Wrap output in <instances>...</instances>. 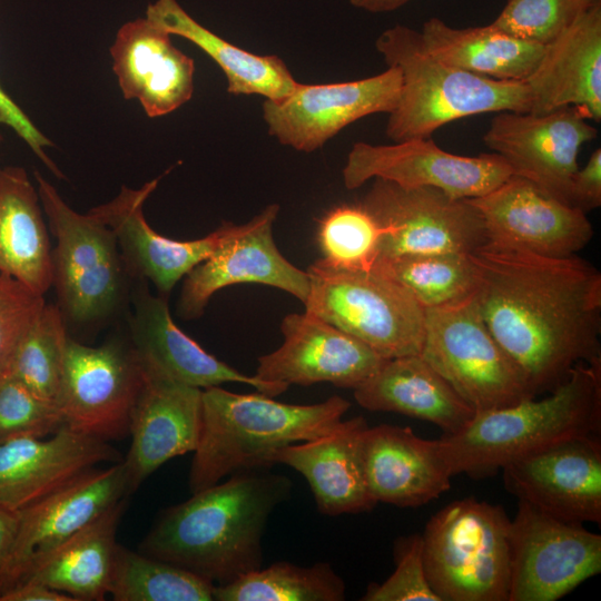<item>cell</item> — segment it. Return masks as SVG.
<instances>
[{"label":"cell","instance_id":"1","mask_svg":"<svg viewBox=\"0 0 601 601\" xmlns=\"http://www.w3.org/2000/svg\"><path fill=\"white\" fill-rule=\"evenodd\" d=\"M469 258L479 311L534 396L601 359V274L589 262L489 243Z\"/></svg>","mask_w":601,"mask_h":601},{"label":"cell","instance_id":"2","mask_svg":"<svg viewBox=\"0 0 601 601\" xmlns=\"http://www.w3.org/2000/svg\"><path fill=\"white\" fill-rule=\"evenodd\" d=\"M280 474L253 470L230 475L165 509L140 552L180 566L215 585L259 570L268 519L292 492Z\"/></svg>","mask_w":601,"mask_h":601},{"label":"cell","instance_id":"3","mask_svg":"<svg viewBox=\"0 0 601 601\" xmlns=\"http://www.w3.org/2000/svg\"><path fill=\"white\" fill-rule=\"evenodd\" d=\"M601 432V359L578 363L548 396L475 413L437 445L452 476L493 475L513 461Z\"/></svg>","mask_w":601,"mask_h":601},{"label":"cell","instance_id":"4","mask_svg":"<svg viewBox=\"0 0 601 601\" xmlns=\"http://www.w3.org/2000/svg\"><path fill=\"white\" fill-rule=\"evenodd\" d=\"M351 403L334 395L324 402L286 404L260 394H237L219 386L203 390L198 444L189 470L191 493L224 477L272 467L280 447L334 430Z\"/></svg>","mask_w":601,"mask_h":601},{"label":"cell","instance_id":"5","mask_svg":"<svg viewBox=\"0 0 601 601\" xmlns=\"http://www.w3.org/2000/svg\"><path fill=\"white\" fill-rule=\"evenodd\" d=\"M375 48L401 75L400 97L386 124L393 142L431 137L442 126L474 115L530 111L525 82L494 80L450 66L426 49L413 28L396 24L384 30Z\"/></svg>","mask_w":601,"mask_h":601},{"label":"cell","instance_id":"6","mask_svg":"<svg viewBox=\"0 0 601 601\" xmlns=\"http://www.w3.org/2000/svg\"><path fill=\"white\" fill-rule=\"evenodd\" d=\"M510 523L501 505L453 501L426 523L423 559L441 601H508Z\"/></svg>","mask_w":601,"mask_h":601},{"label":"cell","instance_id":"7","mask_svg":"<svg viewBox=\"0 0 601 601\" xmlns=\"http://www.w3.org/2000/svg\"><path fill=\"white\" fill-rule=\"evenodd\" d=\"M307 274L305 312L358 338L384 358L421 353L425 309L398 283L374 268L344 270L319 259Z\"/></svg>","mask_w":601,"mask_h":601},{"label":"cell","instance_id":"8","mask_svg":"<svg viewBox=\"0 0 601 601\" xmlns=\"http://www.w3.org/2000/svg\"><path fill=\"white\" fill-rule=\"evenodd\" d=\"M37 190L56 238L52 285L63 317L88 324L110 316L125 292V264L112 230L72 209L38 171Z\"/></svg>","mask_w":601,"mask_h":601},{"label":"cell","instance_id":"9","mask_svg":"<svg viewBox=\"0 0 601 601\" xmlns=\"http://www.w3.org/2000/svg\"><path fill=\"white\" fill-rule=\"evenodd\" d=\"M421 356L474 413L536 397L486 326L474 294L425 309Z\"/></svg>","mask_w":601,"mask_h":601},{"label":"cell","instance_id":"10","mask_svg":"<svg viewBox=\"0 0 601 601\" xmlns=\"http://www.w3.org/2000/svg\"><path fill=\"white\" fill-rule=\"evenodd\" d=\"M361 205L385 231L377 258L470 255L487 243L483 219L471 201L437 188H406L374 178Z\"/></svg>","mask_w":601,"mask_h":601},{"label":"cell","instance_id":"11","mask_svg":"<svg viewBox=\"0 0 601 601\" xmlns=\"http://www.w3.org/2000/svg\"><path fill=\"white\" fill-rule=\"evenodd\" d=\"M601 571V535L518 501L508 601H555Z\"/></svg>","mask_w":601,"mask_h":601},{"label":"cell","instance_id":"12","mask_svg":"<svg viewBox=\"0 0 601 601\" xmlns=\"http://www.w3.org/2000/svg\"><path fill=\"white\" fill-rule=\"evenodd\" d=\"M141 384L130 344L88 346L68 336L58 397L65 425L105 441L125 437Z\"/></svg>","mask_w":601,"mask_h":601},{"label":"cell","instance_id":"13","mask_svg":"<svg viewBox=\"0 0 601 601\" xmlns=\"http://www.w3.org/2000/svg\"><path fill=\"white\" fill-rule=\"evenodd\" d=\"M512 175L497 154L455 155L431 137L392 145L356 142L347 155L343 180L356 189L380 178L406 188L433 187L455 198H475L491 191Z\"/></svg>","mask_w":601,"mask_h":601},{"label":"cell","instance_id":"14","mask_svg":"<svg viewBox=\"0 0 601 601\" xmlns=\"http://www.w3.org/2000/svg\"><path fill=\"white\" fill-rule=\"evenodd\" d=\"M588 119L587 112L575 106L541 115L501 111L491 120L483 141L506 161L512 175L570 205L579 151L598 134Z\"/></svg>","mask_w":601,"mask_h":601},{"label":"cell","instance_id":"15","mask_svg":"<svg viewBox=\"0 0 601 601\" xmlns=\"http://www.w3.org/2000/svg\"><path fill=\"white\" fill-rule=\"evenodd\" d=\"M401 91L394 67L364 79L308 85L297 83L278 100L265 99L263 119L268 134L297 151L322 148L348 125L374 114H390Z\"/></svg>","mask_w":601,"mask_h":601},{"label":"cell","instance_id":"16","mask_svg":"<svg viewBox=\"0 0 601 601\" xmlns=\"http://www.w3.org/2000/svg\"><path fill=\"white\" fill-rule=\"evenodd\" d=\"M278 211L279 206L270 204L248 223L235 225L221 245L185 276L178 302L183 318L199 317L216 292L244 283L283 289L305 304L308 274L289 263L273 238Z\"/></svg>","mask_w":601,"mask_h":601},{"label":"cell","instance_id":"17","mask_svg":"<svg viewBox=\"0 0 601 601\" xmlns=\"http://www.w3.org/2000/svg\"><path fill=\"white\" fill-rule=\"evenodd\" d=\"M487 243L548 257L575 255L591 240L587 214L516 175L483 196L470 198Z\"/></svg>","mask_w":601,"mask_h":601},{"label":"cell","instance_id":"18","mask_svg":"<svg viewBox=\"0 0 601 601\" xmlns=\"http://www.w3.org/2000/svg\"><path fill=\"white\" fill-rule=\"evenodd\" d=\"M128 495L122 461L96 467L19 511V526L0 572V594L45 556Z\"/></svg>","mask_w":601,"mask_h":601},{"label":"cell","instance_id":"19","mask_svg":"<svg viewBox=\"0 0 601 601\" xmlns=\"http://www.w3.org/2000/svg\"><path fill=\"white\" fill-rule=\"evenodd\" d=\"M506 491L559 520L601 523L600 435L568 440L502 467Z\"/></svg>","mask_w":601,"mask_h":601},{"label":"cell","instance_id":"20","mask_svg":"<svg viewBox=\"0 0 601 601\" xmlns=\"http://www.w3.org/2000/svg\"><path fill=\"white\" fill-rule=\"evenodd\" d=\"M283 344L258 358L256 376L267 382L312 385L327 382L355 390L386 358L358 338L304 312L283 318Z\"/></svg>","mask_w":601,"mask_h":601},{"label":"cell","instance_id":"21","mask_svg":"<svg viewBox=\"0 0 601 601\" xmlns=\"http://www.w3.org/2000/svg\"><path fill=\"white\" fill-rule=\"evenodd\" d=\"M159 179L155 178L138 189L122 186L115 198L89 213L112 230L126 269L141 280H150L165 297L221 245L235 224L226 221L209 235L193 240H175L159 235L149 226L142 211Z\"/></svg>","mask_w":601,"mask_h":601},{"label":"cell","instance_id":"22","mask_svg":"<svg viewBox=\"0 0 601 601\" xmlns=\"http://www.w3.org/2000/svg\"><path fill=\"white\" fill-rule=\"evenodd\" d=\"M140 366L142 384L131 414V443L122 460L128 494L167 461L194 452L201 424V388Z\"/></svg>","mask_w":601,"mask_h":601},{"label":"cell","instance_id":"23","mask_svg":"<svg viewBox=\"0 0 601 601\" xmlns=\"http://www.w3.org/2000/svg\"><path fill=\"white\" fill-rule=\"evenodd\" d=\"M108 441L60 426L49 439L0 443V505L19 512L70 484L102 462H120Z\"/></svg>","mask_w":601,"mask_h":601},{"label":"cell","instance_id":"24","mask_svg":"<svg viewBox=\"0 0 601 601\" xmlns=\"http://www.w3.org/2000/svg\"><path fill=\"white\" fill-rule=\"evenodd\" d=\"M129 324L130 346L139 363L179 383L201 390L242 383L270 397L289 386L243 374L207 353L175 324L166 298L150 294L145 286L134 295Z\"/></svg>","mask_w":601,"mask_h":601},{"label":"cell","instance_id":"25","mask_svg":"<svg viewBox=\"0 0 601 601\" xmlns=\"http://www.w3.org/2000/svg\"><path fill=\"white\" fill-rule=\"evenodd\" d=\"M147 18L122 24L109 49L112 71L126 99H136L150 118L166 116L190 100L195 61Z\"/></svg>","mask_w":601,"mask_h":601},{"label":"cell","instance_id":"26","mask_svg":"<svg viewBox=\"0 0 601 601\" xmlns=\"http://www.w3.org/2000/svg\"><path fill=\"white\" fill-rule=\"evenodd\" d=\"M361 454L365 482L376 503L417 508L451 487L452 475L437 440L422 439L410 427L367 426Z\"/></svg>","mask_w":601,"mask_h":601},{"label":"cell","instance_id":"27","mask_svg":"<svg viewBox=\"0 0 601 601\" xmlns=\"http://www.w3.org/2000/svg\"><path fill=\"white\" fill-rule=\"evenodd\" d=\"M524 82L531 114L575 106L590 119L601 120V0L544 46L538 66Z\"/></svg>","mask_w":601,"mask_h":601},{"label":"cell","instance_id":"28","mask_svg":"<svg viewBox=\"0 0 601 601\" xmlns=\"http://www.w3.org/2000/svg\"><path fill=\"white\" fill-rule=\"evenodd\" d=\"M367 426L363 416L342 420L322 436L278 449L270 464H285L302 474L325 515L371 511L377 503L368 492L361 454Z\"/></svg>","mask_w":601,"mask_h":601},{"label":"cell","instance_id":"29","mask_svg":"<svg viewBox=\"0 0 601 601\" xmlns=\"http://www.w3.org/2000/svg\"><path fill=\"white\" fill-rule=\"evenodd\" d=\"M356 402L375 412H395L431 422L444 435L454 434L474 411L421 354L386 358L364 384L354 390Z\"/></svg>","mask_w":601,"mask_h":601},{"label":"cell","instance_id":"30","mask_svg":"<svg viewBox=\"0 0 601 601\" xmlns=\"http://www.w3.org/2000/svg\"><path fill=\"white\" fill-rule=\"evenodd\" d=\"M0 274L45 295L52 286V248L37 187L20 166L0 168Z\"/></svg>","mask_w":601,"mask_h":601},{"label":"cell","instance_id":"31","mask_svg":"<svg viewBox=\"0 0 601 601\" xmlns=\"http://www.w3.org/2000/svg\"><path fill=\"white\" fill-rule=\"evenodd\" d=\"M146 18L171 36L193 42L221 69L231 95H258L278 100L298 83L282 58L249 52L219 37L195 20L177 0L148 4Z\"/></svg>","mask_w":601,"mask_h":601},{"label":"cell","instance_id":"32","mask_svg":"<svg viewBox=\"0 0 601 601\" xmlns=\"http://www.w3.org/2000/svg\"><path fill=\"white\" fill-rule=\"evenodd\" d=\"M126 505V497L118 501L39 561L20 581L42 583L75 601L104 600L109 592L118 546L116 534Z\"/></svg>","mask_w":601,"mask_h":601},{"label":"cell","instance_id":"33","mask_svg":"<svg viewBox=\"0 0 601 601\" xmlns=\"http://www.w3.org/2000/svg\"><path fill=\"white\" fill-rule=\"evenodd\" d=\"M420 32L426 49L443 62L494 80L524 82L544 50V46L518 39L491 24L454 28L430 18Z\"/></svg>","mask_w":601,"mask_h":601},{"label":"cell","instance_id":"34","mask_svg":"<svg viewBox=\"0 0 601 601\" xmlns=\"http://www.w3.org/2000/svg\"><path fill=\"white\" fill-rule=\"evenodd\" d=\"M346 585L328 562L299 566L286 561L215 585L217 601H343Z\"/></svg>","mask_w":601,"mask_h":601},{"label":"cell","instance_id":"35","mask_svg":"<svg viewBox=\"0 0 601 601\" xmlns=\"http://www.w3.org/2000/svg\"><path fill=\"white\" fill-rule=\"evenodd\" d=\"M215 584L118 544L109 592L115 601H213Z\"/></svg>","mask_w":601,"mask_h":601},{"label":"cell","instance_id":"36","mask_svg":"<svg viewBox=\"0 0 601 601\" xmlns=\"http://www.w3.org/2000/svg\"><path fill=\"white\" fill-rule=\"evenodd\" d=\"M374 269L403 286L424 308L471 296L475 275L469 255L411 254L377 258Z\"/></svg>","mask_w":601,"mask_h":601},{"label":"cell","instance_id":"37","mask_svg":"<svg viewBox=\"0 0 601 601\" xmlns=\"http://www.w3.org/2000/svg\"><path fill=\"white\" fill-rule=\"evenodd\" d=\"M67 339L60 308L45 304L19 344L8 374L58 406Z\"/></svg>","mask_w":601,"mask_h":601},{"label":"cell","instance_id":"38","mask_svg":"<svg viewBox=\"0 0 601 601\" xmlns=\"http://www.w3.org/2000/svg\"><path fill=\"white\" fill-rule=\"evenodd\" d=\"M384 233L361 204L336 206L318 221L319 260L337 269L371 270Z\"/></svg>","mask_w":601,"mask_h":601},{"label":"cell","instance_id":"39","mask_svg":"<svg viewBox=\"0 0 601 601\" xmlns=\"http://www.w3.org/2000/svg\"><path fill=\"white\" fill-rule=\"evenodd\" d=\"M600 0H506L493 28L546 46Z\"/></svg>","mask_w":601,"mask_h":601},{"label":"cell","instance_id":"40","mask_svg":"<svg viewBox=\"0 0 601 601\" xmlns=\"http://www.w3.org/2000/svg\"><path fill=\"white\" fill-rule=\"evenodd\" d=\"M62 425L57 405L9 374L0 380V443L19 437H46Z\"/></svg>","mask_w":601,"mask_h":601},{"label":"cell","instance_id":"41","mask_svg":"<svg viewBox=\"0 0 601 601\" xmlns=\"http://www.w3.org/2000/svg\"><path fill=\"white\" fill-rule=\"evenodd\" d=\"M395 571L381 584L372 583L363 601H441L426 578L422 534L400 536L394 543Z\"/></svg>","mask_w":601,"mask_h":601},{"label":"cell","instance_id":"42","mask_svg":"<svg viewBox=\"0 0 601 601\" xmlns=\"http://www.w3.org/2000/svg\"><path fill=\"white\" fill-rule=\"evenodd\" d=\"M45 304L43 295L0 274V380L8 374L19 344Z\"/></svg>","mask_w":601,"mask_h":601},{"label":"cell","instance_id":"43","mask_svg":"<svg viewBox=\"0 0 601 601\" xmlns=\"http://www.w3.org/2000/svg\"><path fill=\"white\" fill-rule=\"evenodd\" d=\"M3 126L12 129L56 177H63L46 151L47 148L53 146L51 140L42 134L0 85V145L3 141L1 132Z\"/></svg>","mask_w":601,"mask_h":601},{"label":"cell","instance_id":"44","mask_svg":"<svg viewBox=\"0 0 601 601\" xmlns=\"http://www.w3.org/2000/svg\"><path fill=\"white\" fill-rule=\"evenodd\" d=\"M570 205L588 213L601 205V149H595L587 164L573 175Z\"/></svg>","mask_w":601,"mask_h":601},{"label":"cell","instance_id":"45","mask_svg":"<svg viewBox=\"0 0 601 601\" xmlns=\"http://www.w3.org/2000/svg\"><path fill=\"white\" fill-rule=\"evenodd\" d=\"M0 601H75L70 595L42 583L24 580L6 589Z\"/></svg>","mask_w":601,"mask_h":601},{"label":"cell","instance_id":"46","mask_svg":"<svg viewBox=\"0 0 601 601\" xmlns=\"http://www.w3.org/2000/svg\"><path fill=\"white\" fill-rule=\"evenodd\" d=\"M19 526V513L0 505V572L12 549Z\"/></svg>","mask_w":601,"mask_h":601},{"label":"cell","instance_id":"47","mask_svg":"<svg viewBox=\"0 0 601 601\" xmlns=\"http://www.w3.org/2000/svg\"><path fill=\"white\" fill-rule=\"evenodd\" d=\"M408 1L410 0H349L353 7L371 13L392 12L405 6Z\"/></svg>","mask_w":601,"mask_h":601}]
</instances>
